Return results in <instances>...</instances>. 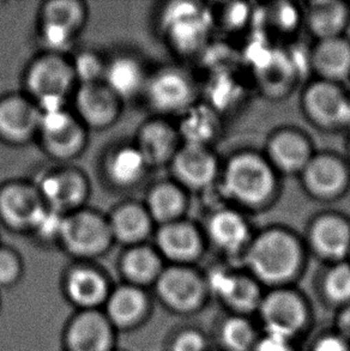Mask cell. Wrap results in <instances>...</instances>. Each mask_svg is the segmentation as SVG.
<instances>
[{
	"instance_id": "d6986e66",
	"label": "cell",
	"mask_w": 350,
	"mask_h": 351,
	"mask_svg": "<svg viewBox=\"0 0 350 351\" xmlns=\"http://www.w3.org/2000/svg\"><path fill=\"white\" fill-rule=\"evenodd\" d=\"M106 317L117 328L135 326L147 312V296L135 285H124L110 291L106 301Z\"/></svg>"
},
{
	"instance_id": "3957f363",
	"label": "cell",
	"mask_w": 350,
	"mask_h": 351,
	"mask_svg": "<svg viewBox=\"0 0 350 351\" xmlns=\"http://www.w3.org/2000/svg\"><path fill=\"white\" fill-rule=\"evenodd\" d=\"M59 241L72 256L89 259L104 254L114 239L108 219L91 210L80 209L65 215Z\"/></svg>"
},
{
	"instance_id": "484cf974",
	"label": "cell",
	"mask_w": 350,
	"mask_h": 351,
	"mask_svg": "<svg viewBox=\"0 0 350 351\" xmlns=\"http://www.w3.org/2000/svg\"><path fill=\"white\" fill-rule=\"evenodd\" d=\"M211 288L231 307L247 312L259 304V291L252 280L218 272L211 277Z\"/></svg>"
},
{
	"instance_id": "603a6c76",
	"label": "cell",
	"mask_w": 350,
	"mask_h": 351,
	"mask_svg": "<svg viewBox=\"0 0 350 351\" xmlns=\"http://www.w3.org/2000/svg\"><path fill=\"white\" fill-rule=\"evenodd\" d=\"M269 152L275 165L287 173L303 171L311 160L306 139L290 131L276 134L270 143Z\"/></svg>"
},
{
	"instance_id": "7c38bea8",
	"label": "cell",
	"mask_w": 350,
	"mask_h": 351,
	"mask_svg": "<svg viewBox=\"0 0 350 351\" xmlns=\"http://www.w3.org/2000/svg\"><path fill=\"white\" fill-rule=\"evenodd\" d=\"M113 325L97 311H83L67 328L69 351H112Z\"/></svg>"
},
{
	"instance_id": "4fadbf2b",
	"label": "cell",
	"mask_w": 350,
	"mask_h": 351,
	"mask_svg": "<svg viewBox=\"0 0 350 351\" xmlns=\"http://www.w3.org/2000/svg\"><path fill=\"white\" fill-rule=\"evenodd\" d=\"M172 166L176 179L194 190L210 185L218 174V165L213 154L204 144L197 143H186L178 149Z\"/></svg>"
},
{
	"instance_id": "ab89813d",
	"label": "cell",
	"mask_w": 350,
	"mask_h": 351,
	"mask_svg": "<svg viewBox=\"0 0 350 351\" xmlns=\"http://www.w3.org/2000/svg\"><path fill=\"white\" fill-rule=\"evenodd\" d=\"M253 351H292L289 338L276 333L266 332L264 337L255 343Z\"/></svg>"
},
{
	"instance_id": "f1b7e54d",
	"label": "cell",
	"mask_w": 350,
	"mask_h": 351,
	"mask_svg": "<svg viewBox=\"0 0 350 351\" xmlns=\"http://www.w3.org/2000/svg\"><path fill=\"white\" fill-rule=\"evenodd\" d=\"M185 208V197L178 186L161 182L149 192L145 209L152 221L163 224L179 221Z\"/></svg>"
},
{
	"instance_id": "6da1fadb",
	"label": "cell",
	"mask_w": 350,
	"mask_h": 351,
	"mask_svg": "<svg viewBox=\"0 0 350 351\" xmlns=\"http://www.w3.org/2000/svg\"><path fill=\"white\" fill-rule=\"evenodd\" d=\"M300 259L298 241L279 229L268 230L257 237L247 254L251 270L269 283L289 280L298 270Z\"/></svg>"
},
{
	"instance_id": "ac0fdd59",
	"label": "cell",
	"mask_w": 350,
	"mask_h": 351,
	"mask_svg": "<svg viewBox=\"0 0 350 351\" xmlns=\"http://www.w3.org/2000/svg\"><path fill=\"white\" fill-rule=\"evenodd\" d=\"M145 158L148 166H161L172 161L178 152V134L171 125L152 120L144 123L135 144Z\"/></svg>"
},
{
	"instance_id": "83f0119b",
	"label": "cell",
	"mask_w": 350,
	"mask_h": 351,
	"mask_svg": "<svg viewBox=\"0 0 350 351\" xmlns=\"http://www.w3.org/2000/svg\"><path fill=\"white\" fill-rule=\"evenodd\" d=\"M314 66L327 80H342L350 73V45L340 38L322 40L314 52Z\"/></svg>"
},
{
	"instance_id": "7402d4cb",
	"label": "cell",
	"mask_w": 350,
	"mask_h": 351,
	"mask_svg": "<svg viewBox=\"0 0 350 351\" xmlns=\"http://www.w3.org/2000/svg\"><path fill=\"white\" fill-rule=\"evenodd\" d=\"M311 241L316 251L330 259H338L350 248V228L336 216H324L313 224Z\"/></svg>"
},
{
	"instance_id": "44dd1931",
	"label": "cell",
	"mask_w": 350,
	"mask_h": 351,
	"mask_svg": "<svg viewBox=\"0 0 350 351\" xmlns=\"http://www.w3.org/2000/svg\"><path fill=\"white\" fill-rule=\"evenodd\" d=\"M303 171L308 190L320 197L337 195L346 185V168L336 157H313Z\"/></svg>"
},
{
	"instance_id": "d4e9b609",
	"label": "cell",
	"mask_w": 350,
	"mask_h": 351,
	"mask_svg": "<svg viewBox=\"0 0 350 351\" xmlns=\"http://www.w3.org/2000/svg\"><path fill=\"white\" fill-rule=\"evenodd\" d=\"M121 271L131 285L141 288L143 285L156 283L161 275L160 254L155 250L144 245L132 246L121 259Z\"/></svg>"
},
{
	"instance_id": "cb8c5ba5",
	"label": "cell",
	"mask_w": 350,
	"mask_h": 351,
	"mask_svg": "<svg viewBox=\"0 0 350 351\" xmlns=\"http://www.w3.org/2000/svg\"><path fill=\"white\" fill-rule=\"evenodd\" d=\"M148 163L136 145H123L115 149L106 163L109 180L119 187H130L141 181Z\"/></svg>"
},
{
	"instance_id": "e575fe53",
	"label": "cell",
	"mask_w": 350,
	"mask_h": 351,
	"mask_svg": "<svg viewBox=\"0 0 350 351\" xmlns=\"http://www.w3.org/2000/svg\"><path fill=\"white\" fill-rule=\"evenodd\" d=\"M324 289L327 296L336 302L350 300V266L341 264L334 267L327 274Z\"/></svg>"
},
{
	"instance_id": "9a60e30c",
	"label": "cell",
	"mask_w": 350,
	"mask_h": 351,
	"mask_svg": "<svg viewBox=\"0 0 350 351\" xmlns=\"http://www.w3.org/2000/svg\"><path fill=\"white\" fill-rule=\"evenodd\" d=\"M102 82L119 100H130L144 94L148 77L137 59L121 56L106 64Z\"/></svg>"
},
{
	"instance_id": "ba28073f",
	"label": "cell",
	"mask_w": 350,
	"mask_h": 351,
	"mask_svg": "<svg viewBox=\"0 0 350 351\" xmlns=\"http://www.w3.org/2000/svg\"><path fill=\"white\" fill-rule=\"evenodd\" d=\"M121 101L109 90L104 82L81 84L75 94L78 120L86 128H108L117 121Z\"/></svg>"
},
{
	"instance_id": "8992f818",
	"label": "cell",
	"mask_w": 350,
	"mask_h": 351,
	"mask_svg": "<svg viewBox=\"0 0 350 351\" xmlns=\"http://www.w3.org/2000/svg\"><path fill=\"white\" fill-rule=\"evenodd\" d=\"M46 204L36 186L9 182L0 189V219L14 230H32Z\"/></svg>"
},
{
	"instance_id": "1f68e13d",
	"label": "cell",
	"mask_w": 350,
	"mask_h": 351,
	"mask_svg": "<svg viewBox=\"0 0 350 351\" xmlns=\"http://www.w3.org/2000/svg\"><path fill=\"white\" fill-rule=\"evenodd\" d=\"M43 23L56 24L77 34L86 22V10L83 3L75 0H53L41 10Z\"/></svg>"
},
{
	"instance_id": "f546056e",
	"label": "cell",
	"mask_w": 350,
	"mask_h": 351,
	"mask_svg": "<svg viewBox=\"0 0 350 351\" xmlns=\"http://www.w3.org/2000/svg\"><path fill=\"white\" fill-rule=\"evenodd\" d=\"M209 234L218 247L226 251H234L246 242L248 228L240 215L223 210L210 219Z\"/></svg>"
},
{
	"instance_id": "5bb4252c",
	"label": "cell",
	"mask_w": 350,
	"mask_h": 351,
	"mask_svg": "<svg viewBox=\"0 0 350 351\" xmlns=\"http://www.w3.org/2000/svg\"><path fill=\"white\" fill-rule=\"evenodd\" d=\"M308 114L325 126H336L349 121L350 104L331 82H318L305 95Z\"/></svg>"
},
{
	"instance_id": "8d00e7d4",
	"label": "cell",
	"mask_w": 350,
	"mask_h": 351,
	"mask_svg": "<svg viewBox=\"0 0 350 351\" xmlns=\"http://www.w3.org/2000/svg\"><path fill=\"white\" fill-rule=\"evenodd\" d=\"M41 40L45 47L47 48L48 53L60 54V53L70 47L76 34L72 33L67 29L58 27L56 24L43 23L41 22Z\"/></svg>"
},
{
	"instance_id": "d6a6232c",
	"label": "cell",
	"mask_w": 350,
	"mask_h": 351,
	"mask_svg": "<svg viewBox=\"0 0 350 351\" xmlns=\"http://www.w3.org/2000/svg\"><path fill=\"white\" fill-rule=\"evenodd\" d=\"M224 347L231 351H247L255 347V333L245 319L232 318L223 325L221 332Z\"/></svg>"
},
{
	"instance_id": "f35d334b",
	"label": "cell",
	"mask_w": 350,
	"mask_h": 351,
	"mask_svg": "<svg viewBox=\"0 0 350 351\" xmlns=\"http://www.w3.org/2000/svg\"><path fill=\"white\" fill-rule=\"evenodd\" d=\"M171 351H207V344L202 335L187 331L175 338Z\"/></svg>"
},
{
	"instance_id": "277c9868",
	"label": "cell",
	"mask_w": 350,
	"mask_h": 351,
	"mask_svg": "<svg viewBox=\"0 0 350 351\" xmlns=\"http://www.w3.org/2000/svg\"><path fill=\"white\" fill-rule=\"evenodd\" d=\"M75 82L71 62L54 53L36 58L25 73V86L35 104L49 99L67 100Z\"/></svg>"
},
{
	"instance_id": "4316f807",
	"label": "cell",
	"mask_w": 350,
	"mask_h": 351,
	"mask_svg": "<svg viewBox=\"0 0 350 351\" xmlns=\"http://www.w3.org/2000/svg\"><path fill=\"white\" fill-rule=\"evenodd\" d=\"M45 150L58 160H70L83 152L86 147V126L77 117L56 131L40 133Z\"/></svg>"
},
{
	"instance_id": "4dcf8cb0",
	"label": "cell",
	"mask_w": 350,
	"mask_h": 351,
	"mask_svg": "<svg viewBox=\"0 0 350 351\" xmlns=\"http://www.w3.org/2000/svg\"><path fill=\"white\" fill-rule=\"evenodd\" d=\"M348 11L338 1L313 3L308 12V24L314 35L322 40L338 38L346 25Z\"/></svg>"
},
{
	"instance_id": "5b68a950",
	"label": "cell",
	"mask_w": 350,
	"mask_h": 351,
	"mask_svg": "<svg viewBox=\"0 0 350 351\" xmlns=\"http://www.w3.org/2000/svg\"><path fill=\"white\" fill-rule=\"evenodd\" d=\"M36 189L48 208L64 215L82 209L89 193L86 176L71 168L48 171L38 181Z\"/></svg>"
},
{
	"instance_id": "836d02e7",
	"label": "cell",
	"mask_w": 350,
	"mask_h": 351,
	"mask_svg": "<svg viewBox=\"0 0 350 351\" xmlns=\"http://www.w3.org/2000/svg\"><path fill=\"white\" fill-rule=\"evenodd\" d=\"M76 81L81 84H93L102 82L106 64L93 52H81L71 62Z\"/></svg>"
},
{
	"instance_id": "9c48e42d",
	"label": "cell",
	"mask_w": 350,
	"mask_h": 351,
	"mask_svg": "<svg viewBox=\"0 0 350 351\" xmlns=\"http://www.w3.org/2000/svg\"><path fill=\"white\" fill-rule=\"evenodd\" d=\"M156 289L167 306L186 312L200 304L204 285L194 271L183 266H173L162 271L156 280Z\"/></svg>"
},
{
	"instance_id": "60d3db41",
	"label": "cell",
	"mask_w": 350,
	"mask_h": 351,
	"mask_svg": "<svg viewBox=\"0 0 350 351\" xmlns=\"http://www.w3.org/2000/svg\"><path fill=\"white\" fill-rule=\"evenodd\" d=\"M313 351H349L343 338L337 336H327L316 344Z\"/></svg>"
},
{
	"instance_id": "e0dca14e",
	"label": "cell",
	"mask_w": 350,
	"mask_h": 351,
	"mask_svg": "<svg viewBox=\"0 0 350 351\" xmlns=\"http://www.w3.org/2000/svg\"><path fill=\"white\" fill-rule=\"evenodd\" d=\"M159 252L176 263L194 261L202 250V240L197 229L184 221L163 224L156 235Z\"/></svg>"
},
{
	"instance_id": "7a4b0ae2",
	"label": "cell",
	"mask_w": 350,
	"mask_h": 351,
	"mask_svg": "<svg viewBox=\"0 0 350 351\" xmlns=\"http://www.w3.org/2000/svg\"><path fill=\"white\" fill-rule=\"evenodd\" d=\"M224 186L228 195L244 204H261L274 192V173L261 157L240 154L228 163Z\"/></svg>"
},
{
	"instance_id": "8fae6325",
	"label": "cell",
	"mask_w": 350,
	"mask_h": 351,
	"mask_svg": "<svg viewBox=\"0 0 350 351\" xmlns=\"http://www.w3.org/2000/svg\"><path fill=\"white\" fill-rule=\"evenodd\" d=\"M40 110L30 97L6 96L0 101V137L24 143L38 133Z\"/></svg>"
},
{
	"instance_id": "52a82bcc",
	"label": "cell",
	"mask_w": 350,
	"mask_h": 351,
	"mask_svg": "<svg viewBox=\"0 0 350 351\" xmlns=\"http://www.w3.org/2000/svg\"><path fill=\"white\" fill-rule=\"evenodd\" d=\"M144 95L152 110L160 113H178L189 107L194 97V88L184 72L170 67L148 77Z\"/></svg>"
},
{
	"instance_id": "2e32d148",
	"label": "cell",
	"mask_w": 350,
	"mask_h": 351,
	"mask_svg": "<svg viewBox=\"0 0 350 351\" xmlns=\"http://www.w3.org/2000/svg\"><path fill=\"white\" fill-rule=\"evenodd\" d=\"M65 287L69 299L83 311H96L106 304L110 293L102 274L88 266H78L70 271Z\"/></svg>"
},
{
	"instance_id": "d590c367",
	"label": "cell",
	"mask_w": 350,
	"mask_h": 351,
	"mask_svg": "<svg viewBox=\"0 0 350 351\" xmlns=\"http://www.w3.org/2000/svg\"><path fill=\"white\" fill-rule=\"evenodd\" d=\"M64 219H65V215L58 213L46 205V209L43 210V214L38 217L32 232L45 241L60 240Z\"/></svg>"
},
{
	"instance_id": "b9f144b4",
	"label": "cell",
	"mask_w": 350,
	"mask_h": 351,
	"mask_svg": "<svg viewBox=\"0 0 350 351\" xmlns=\"http://www.w3.org/2000/svg\"><path fill=\"white\" fill-rule=\"evenodd\" d=\"M340 328H341L342 332L345 333L347 337L350 338V307L342 313L341 318H340Z\"/></svg>"
},
{
	"instance_id": "ffe728a7",
	"label": "cell",
	"mask_w": 350,
	"mask_h": 351,
	"mask_svg": "<svg viewBox=\"0 0 350 351\" xmlns=\"http://www.w3.org/2000/svg\"><path fill=\"white\" fill-rule=\"evenodd\" d=\"M114 240L137 246L152 232V219L145 206L136 203H126L114 210L108 219Z\"/></svg>"
},
{
	"instance_id": "30bf717a",
	"label": "cell",
	"mask_w": 350,
	"mask_h": 351,
	"mask_svg": "<svg viewBox=\"0 0 350 351\" xmlns=\"http://www.w3.org/2000/svg\"><path fill=\"white\" fill-rule=\"evenodd\" d=\"M261 312L266 332L290 339L303 328L306 309L299 296L290 291H275L261 302Z\"/></svg>"
},
{
	"instance_id": "74e56055",
	"label": "cell",
	"mask_w": 350,
	"mask_h": 351,
	"mask_svg": "<svg viewBox=\"0 0 350 351\" xmlns=\"http://www.w3.org/2000/svg\"><path fill=\"white\" fill-rule=\"evenodd\" d=\"M22 265L19 256L9 248L0 247V287H9L19 280Z\"/></svg>"
}]
</instances>
